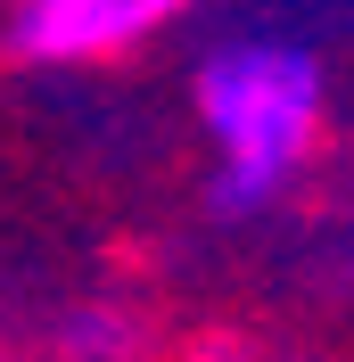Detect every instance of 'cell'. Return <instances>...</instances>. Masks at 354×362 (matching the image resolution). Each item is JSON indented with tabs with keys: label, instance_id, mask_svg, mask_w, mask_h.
<instances>
[{
	"label": "cell",
	"instance_id": "7a4b0ae2",
	"mask_svg": "<svg viewBox=\"0 0 354 362\" xmlns=\"http://www.w3.org/2000/svg\"><path fill=\"white\" fill-rule=\"evenodd\" d=\"M181 8L190 0H17L8 42L17 58H42V66H83V58H115V49L149 42Z\"/></svg>",
	"mask_w": 354,
	"mask_h": 362
},
{
	"label": "cell",
	"instance_id": "6da1fadb",
	"mask_svg": "<svg viewBox=\"0 0 354 362\" xmlns=\"http://www.w3.org/2000/svg\"><path fill=\"white\" fill-rule=\"evenodd\" d=\"M190 99H198V124L215 140V189H206V206L231 214V223L264 214L297 181V165L313 157V140H321V66L297 42H264V33L222 42L198 66Z\"/></svg>",
	"mask_w": 354,
	"mask_h": 362
}]
</instances>
